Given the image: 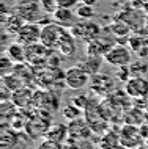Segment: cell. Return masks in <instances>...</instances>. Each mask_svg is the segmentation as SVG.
I'll list each match as a JSON object with an SVG mask.
<instances>
[{"label":"cell","mask_w":148,"mask_h":149,"mask_svg":"<svg viewBox=\"0 0 148 149\" xmlns=\"http://www.w3.org/2000/svg\"><path fill=\"white\" fill-rule=\"evenodd\" d=\"M69 31L74 35L76 39H79V41L87 44V42L93 41V39L99 38L102 33V29L99 24L93 22V21H82L81 19V21H77L71 27Z\"/></svg>","instance_id":"1"},{"label":"cell","mask_w":148,"mask_h":149,"mask_svg":"<svg viewBox=\"0 0 148 149\" xmlns=\"http://www.w3.org/2000/svg\"><path fill=\"white\" fill-rule=\"evenodd\" d=\"M13 11L24 22H39L44 10L39 0H21Z\"/></svg>","instance_id":"2"},{"label":"cell","mask_w":148,"mask_h":149,"mask_svg":"<svg viewBox=\"0 0 148 149\" xmlns=\"http://www.w3.org/2000/svg\"><path fill=\"white\" fill-rule=\"evenodd\" d=\"M65 85L69 88V90H82L90 83L91 75L87 72L81 64H76V66H71L65 71Z\"/></svg>","instance_id":"3"},{"label":"cell","mask_w":148,"mask_h":149,"mask_svg":"<svg viewBox=\"0 0 148 149\" xmlns=\"http://www.w3.org/2000/svg\"><path fill=\"white\" fill-rule=\"evenodd\" d=\"M104 61L107 64H110V66H115V68L128 66L133 61V50L126 46H121V44H115L107 52L106 57H104Z\"/></svg>","instance_id":"4"},{"label":"cell","mask_w":148,"mask_h":149,"mask_svg":"<svg viewBox=\"0 0 148 149\" xmlns=\"http://www.w3.org/2000/svg\"><path fill=\"white\" fill-rule=\"evenodd\" d=\"M63 31H65V27L58 25L57 22H47V24H44L43 29H41V42L44 44L47 49L57 50Z\"/></svg>","instance_id":"5"},{"label":"cell","mask_w":148,"mask_h":149,"mask_svg":"<svg viewBox=\"0 0 148 149\" xmlns=\"http://www.w3.org/2000/svg\"><path fill=\"white\" fill-rule=\"evenodd\" d=\"M41 24L38 22H25L16 35V41L25 47L35 42H41Z\"/></svg>","instance_id":"6"},{"label":"cell","mask_w":148,"mask_h":149,"mask_svg":"<svg viewBox=\"0 0 148 149\" xmlns=\"http://www.w3.org/2000/svg\"><path fill=\"white\" fill-rule=\"evenodd\" d=\"M143 141H145V138H143L139 127L131 126V124L121 127V130H120V144H123V146H126L129 149H135V148L142 146Z\"/></svg>","instance_id":"7"},{"label":"cell","mask_w":148,"mask_h":149,"mask_svg":"<svg viewBox=\"0 0 148 149\" xmlns=\"http://www.w3.org/2000/svg\"><path fill=\"white\" fill-rule=\"evenodd\" d=\"M117 19H121L123 22H126L131 27V30H134L137 33V31L145 29L147 14L142 10H139V8H126L125 11H121L117 16Z\"/></svg>","instance_id":"8"},{"label":"cell","mask_w":148,"mask_h":149,"mask_svg":"<svg viewBox=\"0 0 148 149\" xmlns=\"http://www.w3.org/2000/svg\"><path fill=\"white\" fill-rule=\"evenodd\" d=\"M51 127V121H49V116L46 118H39V116H33L27 121L25 124V134L30 136L32 140H36V138H41V136H46L47 130Z\"/></svg>","instance_id":"9"},{"label":"cell","mask_w":148,"mask_h":149,"mask_svg":"<svg viewBox=\"0 0 148 149\" xmlns=\"http://www.w3.org/2000/svg\"><path fill=\"white\" fill-rule=\"evenodd\" d=\"M114 46H115V41L99 36V38L85 44V52H87V55H91V57L104 58L107 55V52H109Z\"/></svg>","instance_id":"10"},{"label":"cell","mask_w":148,"mask_h":149,"mask_svg":"<svg viewBox=\"0 0 148 149\" xmlns=\"http://www.w3.org/2000/svg\"><path fill=\"white\" fill-rule=\"evenodd\" d=\"M68 129H69V136H74L77 140H88L91 135V127L88 121L82 118L68 121Z\"/></svg>","instance_id":"11"},{"label":"cell","mask_w":148,"mask_h":149,"mask_svg":"<svg viewBox=\"0 0 148 149\" xmlns=\"http://www.w3.org/2000/svg\"><path fill=\"white\" fill-rule=\"evenodd\" d=\"M125 90L131 97H143L148 94V80L145 77H131L126 82Z\"/></svg>","instance_id":"12"},{"label":"cell","mask_w":148,"mask_h":149,"mask_svg":"<svg viewBox=\"0 0 148 149\" xmlns=\"http://www.w3.org/2000/svg\"><path fill=\"white\" fill-rule=\"evenodd\" d=\"M76 16H77L76 11H73L71 8H57V11L52 14V17H54V22H57L58 25L65 27V29L66 27L71 29V27L77 22Z\"/></svg>","instance_id":"13"},{"label":"cell","mask_w":148,"mask_h":149,"mask_svg":"<svg viewBox=\"0 0 148 149\" xmlns=\"http://www.w3.org/2000/svg\"><path fill=\"white\" fill-rule=\"evenodd\" d=\"M57 50L62 55H65V57H73V55L76 54V38H74V35L71 33L69 30L65 29L62 38H60Z\"/></svg>","instance_id":"14"},{"label":"cell","mask_w":148,"mask_h":149,"mask_svg":"<svg viewBox=\"0 0 148 149\" xmlns=\"http://www.w3.org/2000/svg\"><path fill=\"white\" fill-rule=\"evenodd\" d=\"M11 100L18 105V108H29L32 107V102H33V91L27 86H22L13 93Z\"/></svg>","instance_id":"15"},{"label":"cell","mask_w":148,"mask_h":149,"mask_svg":"<svg viewBox=\"0 0 148 149\" xmlns=\"http://www.w3.org/2000/svg\"><path fill=\"white\" fill-rule=\"evenodd\" d=\"M68 136H69L68 124H51V127H49V130H47V134H46L44 138L52 140V141L62 144Z\"/></svg>","instance_id":"16"},{"label":"cell","mask_w":148,"mask_h":149,"mask_svg":"<svg viewBox=\"0 0 148 149\" xmlns=\"http://www.w3.org/2000/svg\"><path fill=\"white\" fill-rule=\"evenodd\" d=\"M5 54L13 60V63H24L27 61V54H25V46L18 41L14 42H10L8 44V47L5 49Z\"/></svg>","instance_id":"17"},{"label":"cell","mask_w":148,"mask_h":149,"mask_svg":"<svg viewBox=\"0 0 148 149\" xmlns=\"http://www.w3.org/2000/svg\"><path fill=\"white\" fill-rule=\"evenodd\" d=\"M2 22H3V30L8 31L11 36L18 35V31L21 30V27L25 24L18 14L14 13V11H13V13H10L8 16H5V17H2Z\"/></svg>","instance_id":"18"},{"label":"cell","mask_w":148,"mask_h":149,"mask_svg":"<svg viewBox=\"0 0 148 149\" xmlns=\"http://www.w3.org/2000/svg\"><path fill=\"white\" fill-rule=\"evenodd\" d=\"M104 58H99V57H91V55H87L83 60L79 61V64L88 72L90 75H96L99 69H101V63H102Z\"/></svg>","instance_id":"19"},{"label":"cell","mask_w":148,"mask_h":149,"mask_svg":"<svg viewBox=\"0 0 148 149\" xmlns=\"http://www.w3.org/2000/svg\"><path fill=\"white\" fill-rule=\"evenodd\" d=\"M109 30L115 38H128L131 33V27L128 25L126 22H123L121 19H115V21L110 24Z\"/></svg>","instance_id":"20"},{"label":"cell","mask_w":148,"mask_h":149,"mask_svg":"<svg viewBox=\"0 0 148 149\" xmlns=\"http://www.w3.org/2000/svg\"><path fill=\"white\" fill-rule=\"evenodd\" d=\"M117 146H120V134H117V132L109 130L99 140V148L101 149H115Z\"/></svg>","instance_id":"21"},{"label":"cell","mask_w":148,"mask_h":149,"mask_svg":"<svg viewBox=\"0 0 148 149\" xmlns=\"http://www.w3.org/2000/svg\"><path fill=\"white\" fill-rule=\"evenodd\" d=\"M18 115V105L13 100H2L0 104V116L3 121H11Z\"/></svg>","instance_id":"22"},{"label":"cell","mask_w":148,"mask_h":149,"mask_svg":"<svg viewBox=\"0 0 148 149\" xmlns=\"http://www.w3.org/2000/svg\"><path fill=\"white\" fill-rule=\"evenodd\" d=\"M2 85H5L6 88H10L11 91H18L19 88L24 86V80L19 77L18 74L11 72V74H6V75H2Z\"/></svg>","instance_id":"23"},{"label":"cell","mask_w":148,"mask_h":149,"mask_svg":"<svg viewBox=\"0 0 148 149\" xmlns=\"http://www.w3.org/2000/svg\"><path fill=\"white\" fill-rule=\"evenodd\" d=\"M76 14H77V17L82 19V21H90V19L95 16V10H93V6L85 5V3L81 2L77 6H76Z\"/></svg>","instance_id":"24"},{"label":"cell","mask_w":148,"mask_h":149,"mask_svg":"<svg viewBox=\"0 0 148 149\" xmlns=\"http://www.w3.org/2000/svg\"><path fill=\"white\" fill-rule=\"evenodd\" d=\"M62 115H63V118L68 119V121L77 119V118H81V115H82V108H79L77 105H73V104H69V105L63 107Z\"/></svg>","instance_id":"25"},{"label":"cell","mask_w":148,"mask_h":149,"mask_svg":"<svg viewBox=\"0 0 148 149\" xmlns=\"http://www.w3.org/2000/svg\"><path fill=\"white\" fill-rule=\"evenodd\" d=\"M131 77H133V74H131V68L129 64L128 66H120L118 68V72H117V79L120 80V82H128Z\"/></svg>","instance_id":"26"},{"label":"cell","mask_w":148,"mask_h":149,"mask_svg":"<svg viewBox=\"0 0 148 149\" xmlns=\"http://www.w3.org/2000/svg\"><path fill=\"white\" fill-rule=\"evenodd\" d=\"M35 149H62V144L52 141V140L44 138L43 141H39V143L36 144V148H35Z\"/></svg>","instance_id":"27"},{"label":"cell","mask_w":148,"mask_h":149,"mask_svg":"<svg viewBox=\"0 0 148 149\" xmlns=\"http://www.w3.org/2000/svg\"><path fill=\"white\" fill-rule=\"evenodd\" d=\"M41 2V5H43V10L46 11V13H49V14H54L55 11H57V2L55 0H39Z\"/></svg>","instance_id":"28"},{"label":"cell","mask_w":148,"mask_h":149,"mask_svg":"<svg viewBox=\"0 0 148 149\" xmlns=\"http://www.w3.org/2000/svg\"><path fill=\"white\" fill-rule=\"evenodd\" d=\"M62 149H81L79 146V140L74 136H68L65 141L62 143Z\"/></svg>","instance_id":"29"},{"label":"cell","mask_w":148,"mask_h":149,"mask_svg":"<svg viewBox=\"0 0 148 149\" xmlns=\"http://www.w3.org/2000/svg\"><path fill=\"white\" fill-rule=\"evenodd\" d=\"M57 2V5H58V8H76L79 5V2L81 0H55Z\"/></svg>","instance_id":"30"},{"label":"cell","mask_w":148,"mask_h":149,"mask_svg":"<svg viewBox=\"0 0 148 149\" xmlns=\"http://www.w3.org/2000/svg\"><path fill=\"white\" fill-rule=\"evenodd\" d=\"M79 146L81 149H95V144L88 140H79Z\"/></svg>","instance_id":"31"},{"label":"cell","mask_w":148,"mask_h":149,"mask_svg":"<svg viewBox=\"0 0 148 149\" xmlns=\"http://www.w3.org/2000/svg\"><path fill=\"white\" fill-rule=\"evenodd\" d=\"M82 3H85V5H90V6H95L98 3V0H81Z\"/></svg>","instance_id":"32"},{"label":"cell","mask_w":148,"mask_h":149,"mask_svg":"<svg viewBox=\"0 0 148 149\" xmlns=\"http://www.w3.org/2000/svg\"><path fill=\"white\" fill-rule=\"evenodd\" d=\"M145 30L148 31V14H147V19H145Z\"/></svg>","instance_id":"33"},{"label":"cell","mask_w":148,"mask_h":149,"mask_svg":"<svg viewBox=\"0 0 148 149\" xmlns=\"http://www.w3.org/2000/svg\"><path fill=\"white\" fill-rule=\"evenodd\" d=\"M115 149H129V148H126V146H123V144H120V146H117Z\"/></svg>","instance_id":"34"},{"label":"cell","mask_w":148,"mask_h":149,"mask_svg":"<svg viewBox=\"0 0 148 149\" xmlns=\"http://www.w3.org/2000/svg\"><path fill=\"white\" fill-rule=\"evenodd\" d=\"M135 149H148L147 146H143V144H142V146H139V148H135Z\"/></svg>","instance_id":"35"}]
</instances>
